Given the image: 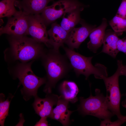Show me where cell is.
Returning a JSON list of instances; mask_svg holds the SVG:
<instances>
[{
	"label": "cell",
	"instance_id": "obj_1",
	"mask_svg": "<svg viewBox=\"0 0 126 126\" xmlns=\"http://www.w3.org/2000/svg\"><path fill=\"white\" fill-rule=\"evenodd\" d=\"M41 57L47 77L44 91L49 94L57 82L72 68L66 55L61 54L59 51L53 48L45 51Z\"/></svg>",
	"mask_w": 126,
	"mask_h": 126
},
{
	"label": "cell",
	"instance_id": "obj_2",
	"mask_svg": "<svg viewBox=\"0 0 126 126\" xmlns=\"http://www.w3.org/2000/svg\"><path fill=\"white\" fill-rule=\"evenodd\" d=\"M9 41L11 56L14 60L21 63L42 57L45 51L41 43L26 36H10Z\"/></svg>",
	"mask_w": 126,
	"mask_h": 126
},
{
	"label": "cell",
	"instance_id": "obj_3",
	"mask_svg": "<svg viewBox=\"0 0 126 126\" xmlns=\"http://www.w3.org/2000/svg\"><path fill=\"white\" fill-rule=\"evenodd\" d=\"M63 47L72 68L77 76L83 75L86 80L92 74L97 79H101L103 76L108 77L107 69L104 65L99 63L94 66L92 65L91 60L93 57H86L69 48L64 46Z\"/></svg>",
	"mask_w": 126,
	"mask_h": 126
},
{
	"label": "cell",
	"instance_id": "obj_4",
	"mask_svg": "<svg viewBox=\"0 0 126 126\" xmlns=\"http://www.w3.org/2000/svg\"><path fill=\"white\" fill-rule=\"evenodd\" d=\"M32 63H21L15 70V76L23 87L21 91L26 101L37 96L38 89L46 80L45 78L39 77L34 73L31 68Z\"/></svg>",
	"mask_w": 126,
	"mask_h": 126
},
{
	"label": "cell",
	"instance_id": "obj_5",
	"mask_svg": "<svg viewBox=\"0 0 126 126\" xmlns=\"http://www.w3.org/2000/svg\"><path fill=\"white\" fill-rule=\"evenodd\" d=\"M95 92L94 96L91 93L87 98L80 97L78 110L84 115H91L104 120L110 119L114 115L109 109L105 97L99 89H96Z\"/></svg>",
	"mask_w": 126,
	"mask_h": 126
},
{
	"label": "cell",
	"instance_id": "obj_6",
	"mask_svg": "<svg viewBox=\"0 0 126 126\" xmlns=\"http://www.w3.org/2000/svg\"><path fill=\"white\" fill-rule=\"evenodd\" d=\"M117 68L115 73L109 77L102 76L106 87V95L105 97L108 108L118 119L126 120V116L122 115L120 111V104L121 97L119 83V77L121 76V69L122 62L119 60L117 61Z\"/></svg>",
	"mask_w": 126,
	"mask_h": 126
},
{
	"label": "cell",
	"instance_id": "obj_7",
	"mask_svg": "<svg viewBox=\"0 0 126 126\" xmlns=\"http://www.w3.org/2000/svg\"><path fill=\"white\" fill-rule=\"evenodd\" d=\"M87 7L79 0H59L46 7L40 15L47 26L54 22L66 13Z\"/></svg>",
	"mask_w": 126,
	"mask_h": 126
},
{
	"label": "cell",
	"instance_id": "obj_8",
	"mask_svg": "<svg viewBox=\"0 0 126 126\" xmlns=\"http://www.w3.org/2000/svg\"><path fill=\"white\" fill-rule=\"evenodd\" d=\"M28 15L22 12L16 15L8 18L5 25L0 28V35L4 34L13 36L28 35Z\"/></svg>",
	"mask_w": 126,
	"mask_h": 126
},
{
	"label": "cell",
	"instance_id": "obj_9",
	"mask_svg": "<svg viewBox=\"0 0 126 126\" xmlns=\"http://www.w3.org/2000/svg\"><path fill=\"white\" fill-rule=\"evenodd\" d=\"M46 26L40 14L28 15V35L37 42L50 47Z\"/></svg>",
	"mask_w": 126,
	"mask_h": 126
},
{
	"label": "cell",
	"instance_id": "obj_10",
	"mask_svg": "<svg viewBox=\"0 0 126 126\" xmlns=\"http://www.w3.org/2000/svg\"><path fill=\"white\" fill-rule=\"evenodd\" d=\"M79 23L81 26L74 28L69 33L65 43L70 49L78 48L81 43L89 36L96 25H90L81 19Z\"/></svg>",
	"mask_w": 126,
	"mask_h": 126
},
{
	"label": "cell",
	"instance_id": "obj_11",
	"mask_svg": "<svg viewBox=\"0 0 126 126\" xmlns=\"http://www.w3.org/2000/svg\"><path fill=\"white\" fill-rule=\"evenodd\" d=\"M54 0H18L15 6L20 10L28 15L40 14L47 6L48 4Z\"/></svg>",
	"mask_w": 126,
	"mask_h": 126
},
{
	"label": "cell",
	"instance_id": "obj_12",
	"mask_svg": "<svg viewBox=\"0 0 126 126\" xmlns=\"http://www.w3.org/2000/svg\"><path fill=\"white\" fill-rule=\"evenodd\" d=\"M58 98L55 95L47 96L44 98L35 97L33 106L35 113L41 117H50L53 106L57 104Z\"/></svg>",
	"mask_w": 126,
	"mask_h": 126
},
{
	"label": "cell",
	"instance_id": "obj_13",
	"mask_svg": "<svg viewBox=\"0 0 126 126\" xmlns=\"http://www.w3.org/2000/svg\"><path fill=\"white\" fill-rule=\"evenodd\" d=\"M69 102L62 95L58 97L56 106L53 109L50 117L59 122L64 126L69 125L70 116L74 112L68 109Z\"/></svg>",
	"mask_w": 126,
	"mask_h": 126
},
{
	"label": "cell",
	"instance_id": "obj_14",
	"mask_svg": "<svg viewBox=\"0 0 126 126\" xmlns=\"http://www.w3.org/2000/svg\"><path fill=\"white\" fill-rule=\"evenodd\" d=\"M47 32L51 47L57 51L60 47L63 46L69 33L56 22L52 24L51 27Z\"/></svg>",
	"mask_w": 126,
	"mask_h": 126
},
{
	"label": "cell",
	"instance_id": "obj_15",
	"mask_svg": "<svg viewBox=\"0 0 126 126\" xmlns=\"http://www.w3.org/2000/svg\"><path fill=\"white\" fill-rule=\"evenodd\" d=\"M106 19L103 18L101 24L94 28L89 35V41L88 43L87 47L91 51L96 53L103 43L105 29L107 26Z\"/></svg>",
	"mask_w": 126,
	"mask_h": 126
},
{
	"label": "cell",
	"instance_id": "obj_16",
	"mask_svg": "<svg viewBox=\"0 0 126 126\" xmlns=\"http://www.w3.org/2000/svg\"><path fill=\"white\" fill-rule=\"evenodd\" d=\"M119 34L111 29L105 31L102 52L107 54L114 58L119 52L117 47Z\"/></svg>",
	"mask_w": 126,
	"mask_h": 126
},
{
	"label": "cell",
	"instance_id": "obj_17",
	"mask_svg": "<svg viewBox=\"0 0 126 126\" xmlns=\"http://www.w3.org/2000/svg\"><path fill=\"white\" fill-rule=\"evenodd\" d=\"M84 8L77 9L65 13L64 14L66 17L63 15L60 25L61 27L69 33L77 24L79 23L81 19L80 13Z\"/></svg>",
	"mask_w": 126,
	"mask_h": 126
},
{
	"label": "cell",
	"instance_id": "obj_18",
	"mask_svg": "<svg viewBox=\"0 0 126 126\" xmlns=\"http://www.w3.org/2000/svg\"><path fill=\"white\" fill-rule=\"evenodd\" d=\"M60 89L62 95L65 99L72 103L77 101V96L79 89L75 82L64 81L61 84Z\"/></svg>",
	"mask_w": 126,
	"mask_h": 126
},
{
	"label": "cell",
	"instance_id": "obj_19",
	"mask_svg": "<svg viewBox=\"0 0 126 126\" xmlns=\"http://www.w3.org/2000/svg\"><path fill=\"white\" fill-rule=\"evenodd\" d=\"M18 0H2L0 2V17L10 18L22 12L18 11L15 7L14 3Z\"/></svg>",
	"mask_w": 126,
	"mask_h": 126
},
{
	"label": "cell",
	"instance_id": "obj_20",
	"mask_svg": "<svg viewBox=\"0 0 126 126\" xmlns=\"http://www.w3.org/2000/svg\"><path fill=\"white\" fill-rule=\"evenodd\" d=\"M14 96L10 95L7 99L5 100V95L2 93L0 94V124L4 126L5 119L8 115L9 106L11 99Z\"/></svg>",
	"mask_w": 126,
	"mask_h": 126
},
{
	"label": "cell",
	"instance_id": "obj_21",
	"mask_svg": "<svg viewBox=\"0 0 126 126\" xmlns=\"http://www.w3.org/2000/svg\"><path fill=\"white\" fill-rule=\"evenodd\" d=\"M113 31L120 35L126 32V18L116 15L109 22Z\"/></svg>",
	"mask_w": 126,
	"mask_h": 126
},
{
	"label": "cell",
	"instance_id": "obj_22",
	"mask_svg": "<svg viewBox=\"0 0 126 126\" xmlns=\"http://www.w3.org/2000/svg\"><path fill=\"white\" fill-rule=\"evenodd\" d=\"M126 122V120L118 119L115 121L112 122L110 119L104 120L100 123V126H120Z\"/></svg>",
	"mask_w": 126,
	"mask_h": 126
},
{
	"label": "cell",
	"instance_id": "obj_23",
	"mask_svg": "<svg viewBox=\"0 0 126 126\" xmlns=\"http://www.w3.org/2000/svg\"><path fill=\"white\" fill-rule=\"evenodd\" d=\"M116 15L126 18V0H122Z\"/></svg>",
	"mask_w": 126,
	"mask_h": 126
},
{
	"label": "cell",
	"instance_id": "obj_24",
	"mask_svg": "<svg viewBox=\"0 0 126 126\" xmlns=\"http://www.w3.org/2000/svg\"><path fill=\"white\" fill-rule=\"evenodd\" d=\"M117 47L119 52H122L126 55V36L122 38L119 39L117 42Z\"/></svg>",
	"mask_w": 126,
	"mask_h": 126
},
{
	"label": "cell",
	"instance_id": "obj_25",
	"mask_svg": "<svg viewBox=\"0 0 126 126\" xmlns=\"http://www.w3.org/2000/svg\"><path fill=\"white\" fill-rule=\"evenodd\" d=\"M121 75H124L126 77V65H124L122 64L121 69ZM125 99L122 102V105L125 108H126V93L125 94Z\"/></svg>",
	"mask_w": 126,
	"mask_h": 126
},
{
	"label": "cell",
	"instance_id": "obj_26",
	"mask_svg": "<svg viewBox=\"0 0 126 126\" xmlns=\"http://www.w3.org/2000/svg\"><path fill=\"white\" fill-rule=\"evenodd\" d=\"M47 118L46 117H41L39 121L37 122L35 125V126H48V122L47 121Z\"/></svg>",
	"mask_w": 126,
	"mask_h": 126
}]
</instances>
